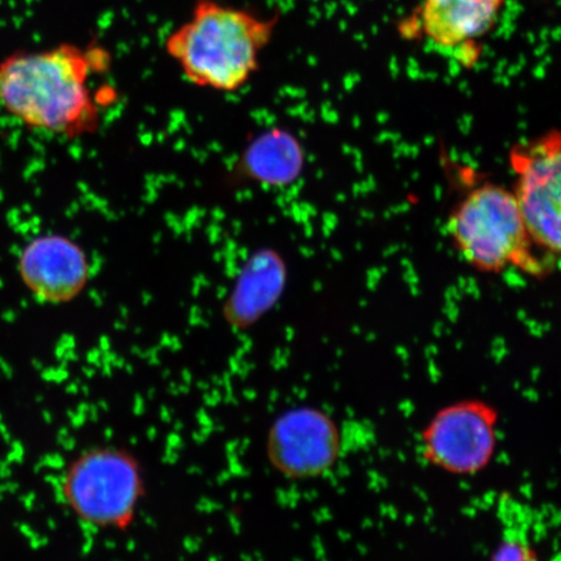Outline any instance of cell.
<instances>
[{
  "label": "cell",
  "mask_w": 561,
  "mask_h": 561,
  "mask_svg": "<svg viewBox=\"0 0 561 561\" xmlns=\"http://www.w3.org/2000/svg\"><path fill=\"white\" fill-rule=\"evenodd\" d=\"M21 279L44 304L61 305L85 289L90 268L85 252L65 236L34 238L19 259Z\"/></svg>",
  "instance_id": "9c48e42d"
},
{
  "label": "cell",
  "mask_w": 561,
  "mask_h": 561,
  "mask_svg": "<svg viewBox=\"0 0 561 561\" xmlns=\"http://www.w3.org/2000/svg\"><path fill=\"white\" fill-rule=\"evenodd\" d=\"M508 0H423L402 32L407 38L424 37L445 50L468 51L472 65L479 58L476 42L496 24Z\"/></svg>",
  "instance_id": "ba28073f"
},
{
  "label": "cell",
  "mask_w": 561,
  "mask_h": 561,
  "mask_svg": "<svg viewBox=\"0 0 561 561\" xmlns=\"http://www.w3.org/2000/svg\"><path fill=\"white\" fill-rule=\"evenodd\" d=\"M491 561H541V558L520 531H507Z\"/></svg>",
  "instance_id": "8fae6325"
},
{
  "label": "cell",
  "mask_w": 561,
  "mask_h": 561,
  "mask_svg": "<svg viewBox=\"0 0 561 561\" xmlns=\"http://www.w3.org/2000/svg\"><path fill=\"white\" fill-rule=\"evenodd\" d=\"M275 26V19L199 0L191 20L167 38L165 48L194 85L236 91L256 72Z\"/></svg>",
  "instance_id": "7a4b0ae2"
},
{
  "label": "cell",
  "mask_w": 561,
  "mask_h": 561,
  "mask_svg": "<svg viewBox=\"0 0 561 561\" xmlns=\"http://www.w3.org/2000/svg\"><path fill=\"white\" fill-rule=\"evenodd\" d=\"M60 493L83 525L102 531L135 526L147 493L142 462L128 448L101 445L77 454L62 472Z\"/></svg>",
  "instance_id": "277c9868"
},
{
  "label": "cell",
  "mask_w": 561,
  "mask_h": 561,
  "mask_svg": "<svg viewBox=\"0 0 561 561\" xmlns=\"http://www.w3.org/2000/svg\"><path fill=\"white\" fill-rule=\"evenodd\" d=\"M500 416L482 401H461L442 409L420 437L424 459L442 471L473 476L486 469L497 447Z\"/></svg>",
  "instance_id": "52a82bcc"
},
{
  "label": "cell",
  "mask_w": 561,
  "mask_h": 561,
  "mask_svg": "<svg viewBox=\"0 0 561 561\" xmlns=\"http://www.w3.org/2000/svg\"><path fill=\"white\" fill-rule=\"evenodd\" d=\"M447 233L477 272L493 275L514 268L542 277L551 270L533 241L514 188L493 182L473 187L448 216Z\"/></svg>",
  "instance_id": "3957f363"
},
{
  "label": "cell",
  "mask_w": 561,
  "mask_h": 561,
  "mask_svg": "<svg viewBox=\"0 0 561 561\" xmlns=\"http://www.w3.org/2000/svg\"><path fill=\"white\" fill-rule=\"evenodd\" d=\"M264 451L270 467L284 480H318L339 465L343 451L341 427L319 407H291L272 421Z\"/></svg>",
  "instance_id": "8992f818"
},
{
  "label": "cell",
  "mask_w": 561,
  "mask_h": 561,
  "mask_svg": "<svg viewBox=\"0 0 561 561\" xmlns=\"http://www.w3.org/2000/svg\"><path fill=\"white\" fill-rule=\"evenodd\" d=\"M94 62L70 44L5 56L0 60V105L33 130L69 139L91 135L100 125L90 89Z\"/></svg>",
  "instance_id": "6da1fadb"
},
{
  "label": "cell",
  "mask_w": 561,
  "mask_h": 561,
  "mask_svg": "<svg viewBox=\"0 0 561 561\" xmlns=\"http://www.w3.org/2000/svg\"><path fill=\"white\" fill-rule=\"evenodd\" d=\"M275 136L257 140L249 153V164L259 179L271 184H285L299 170L300 152L284 133Z\"/></svg>",
  "instance_id": "30bf717a"
},
{
  "label": "cell",
  "mask_w": 561,
  "mask_h": 561,
  "mask_svg": "<svg viewBox=\"0 0 561 561\" xmlns=\"http://www.w3.org/2000/svg\"><path fill=\"white\" fill-rule=\"evenodd\" d=\"M510 167L533 241L545 255L561 256V130L512 147Z\"/></svg>",
  "instance_id": "5b68a950"
}]
</instances>
